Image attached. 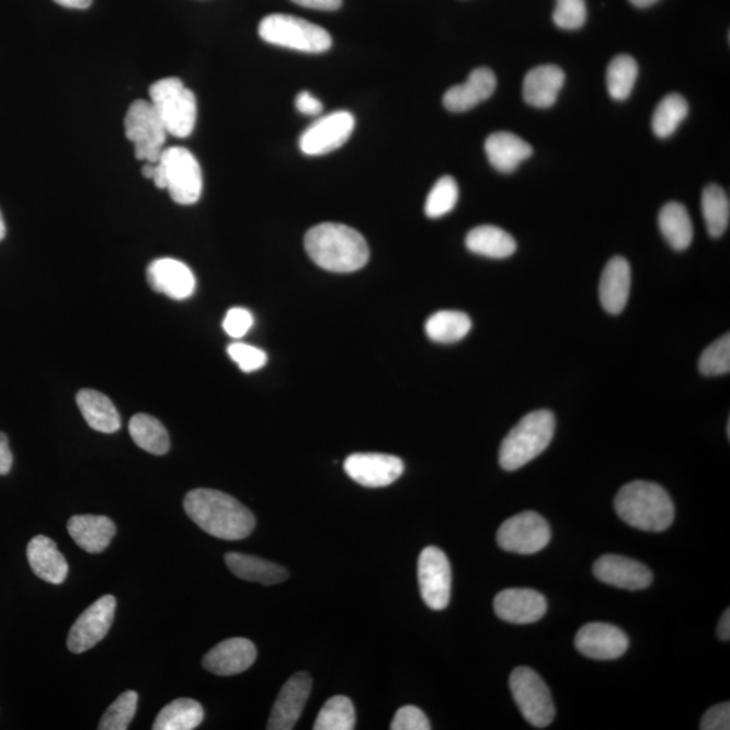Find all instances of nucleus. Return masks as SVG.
<instances>
[{"instance_id":"nucleus-18","label":"nucleus","mask_w":730,"mask_h":730,"mask_svg":"<svg viewBox=\"0 0 730 730\" xmlns=\"http://www.w3.org/2000/svg\"><path fill=\"white\" fill-rule=\"evenodd\" d=\"M547 600L531 589H507L494 600V611L503 621L517 625L537 623L546 616Z\"/></svg>"},{"instance_id":"nucleus-36","label":"nucleus","mask_w":730,"mask_h":730,"mask_svg":"<svg viewBox=\"0 0 730 730\" xmlns=\"http://www.w3.org/2000/svg\"><path fill=\"white\" fill-rule=\"evenodd\" d=\"M688 103L680 94H670L658 104L652 118V129L660 138H668L676 132L677 127L687 117Z\"/></svg>"},{"instance_id":"nucleus-12","label":"nucleus","mask_w":730,"mask_h":730,"mask_svg":"<svg viewBox=\"0 0 730 730\" xmlns=\"http://www.w3.org/2000/svg\"><path fill=\"white\" fill-rule=\"evenodd\" d=\"M419 583L422 600L433 611H443L449 605L452 571L448 558L442 549L427 547L419 559Z\"/></svg>"},{"instance_id":"nucleus-7","label":"nucleus","mask_w":730,"mask_h":730,"mask_svg":"<svg viewBox=\"0 0 730 730\" xmlns=\"http://www.w3.org/2000/svg\"><path fill=\"white\" fill-rule=\"evenodd\" d=\"M164 172L166 190L178 205L189 206L198 202L203 190V176L198 160L183 147L162 150L158 161Z\"/></svg>"},{"instance_id":"nucleus-23","label":"nucleus","mask_w":730,"mask_h":730,"mask_svg":"<svg viewBox=\"0 0 730 730\" xmlns=\"http://www.w3.org/2000/svg\"><path fill=\"white\" fill-rule=\"evenodd\" d=\"M68 533L85 552L101 554L113 541L117 527L103 515H73L68 521Z\"/></svg>"},{"instance_id":"nucleus-35","label":"nucleus","mask_w":730,"mask_h":730,"mask_svg":"<svg viewBox=\"0 0 730 730\" xmlns=\"http://www.w3.org/2000/svg\"><path fill=\"white\" fill-rule=\"evenodd\" d=\"M639 67L634 57L621 55L608 64L606 85L608 94L616 101H625L635 89Z\"/></svg>"},{"instance_id":"nucleus-11","label":"nucleus","mask_w":730,"mask_h":730,"mask_svg":"<svg viewBox=\"0 0 730 730\" xmlns=\"http://www.w3.org/2000/svg\"><path fill=\"white\" fill-rule=\"evenodd\" d=\"M115 608L117 601L113 595H103L87 607L69 630L67 642L69 651L83 653L101 642L112 628Z\"/></svg>"},{"instance_id":"nucleus-54","label":"nucleus","mask_w":730,"mask_h":730,"mask_svg":"<svg viewBox=\"0 0 730 730\" xmlns=\"http://www.w3.org/2000/svg\"><path fill=\"white\" fill-rule=\"evenodd\" d=\"M730 436V421H728V437Z\"/></svg>"},{"instance_id":"nucleus-50","label":"nucleus","mask_w":730,"mask_h":730,"mask_svg":"<svg viewBox=\"0 0 730 730\" xmlns=\"http://www.w3.org/2000/svg\"><path fill=\"white\" fill-rule=\"evenodd\" d=\"M55 2L62 8L83 10L90 8L92 0H55Z\"/></svg>"},{"instance_id":"nucleus-19","label":"nucleus","mask_w":730,"mask_h":730,"mask_svg":"<svg viewBox=\"0 0 730 730\" xmlns=\"http://www.w3.org/2000/svg\"><path fill=\"white\" fill-rule=\"evenodd\" d=\"M594 575L608 586L637 591L651 586L652 572L640 561L618 555H605L595 561Z\"/></svg>"},{"instance_id":"nucleus-27","label":"nucleus","mask_w":730,"mask_h":730,"mask_svg":"<svg viewBox=\"0 0 730 730\" xmlns=\"http://www.w3.org/2000/svg\"><path fill=\"white\" fill-rule=\"evenodd\" d=\"M80 413L87 424L100 433L112 434L121 429V415L104 393L84 388L77 396Z\"/></svg>"},{"instance_id":"nucleus-42","label":"nucleus","mask_w":730,"mask_h":730,"mask_svg":"<svg viewBox=\"0 0 730 730\" xmlns=\"http://www.w3.org/2000/svg\"><path fill=\"white\" fill-rule=\"evenodd\" d=\"M228 355L237 365H239L242 373L251 374L254 370L263 368L269 361L266 353L258 346L235 343L228 346Z\"/></svg>"},{"instance_id":"nucleus-20","label":"nucleus","mask_w":730,"mask_h":730,"mask_svg":"<svg viewBox=\"0 0 730 730\" xmlns=\"http://www.w3.org/2000/svg\"><path fill=\"white\" fill-rule=\"evenodd\" d=\"M256 657V647L251 640L235 637L212 648L203 658V668L219 676L237 675L251 669Z\"/></svg>"},{"instance_id":"nucleus-39","label":"nucleus","mask_w":730,"mask_h":730,"mask_svg":"<svg viewBox=\"0 0 730 730\" xmlns=\"http://www.w3.org/2000/svg\"><path fill=\"white\" fill-rule=\"evenodd\" d=\"M138 695L136 692H125L104 712L100 727L101 730H126L129 728L137 711Z\"/></svg>"},{"instance_id":"nucleus-14","label":"nucleus","mask_w":730,"mask_h":730,"mask_svg":"<svg viewBox=\"0 0 730 730\" xmlns=\"http://www.w3.org/2000/svg\"><path fill=\"white\" fill-rule=\"evenodd\" d=\"M344 469L352 480L369 489L390 486L402 477L404 465L397 456L385 454H353L346 457Z\"/></svg>"},{"instance_id":"nucleus-1","label":"nucleus","mask_w":730,"mask_h":730,"mask_svg":"<svg viewBox=\"0 0 730 730\" xmlns=\"http://www.w3.org/2000/svg\"><path fill=\"white\" fill-rule=\"evenodd\" d=\"M184 510L202 531L221 540L247 538L256 526L251 510L223 491L196 489L184 498Z\"/></svg>"},{"instance_id":"nucleus-40","label":"nucleus","mask_w":730,"mask_h":730,"mask_svg":"<svg viewBox=\"0 0 730 730\" xmlns=\"http://www.w3.org/2000/svg\"><path fill=\"white\" fill-rule=\"evenodd\" d=\"M698 367L700 374L718 376L729 374L730 370V335H722L703 352Z\"/></svg>"},{"instance_id":"nucleus-47","label":"nucleus","mask_w":730,"mask_h":730,"mask_svg":"<svg viewBox=\"0 0 730 730\" xmlns=\"http://www.w3.org/2000/svg\"><path fill=\"white\" fill-rule=\"evenodd\" d=\"M14 456L10 449L9 437L0 432V477H4L13 468Z\"/></svg>"},{"instance_id":"nucleus-43","label":"nucleus","mask_w":730,"mask_h":730,"mask_svg":"<svg viewBox=\"0 0 730 730\" xmlns=\"http://www.w3.org/2000/svg\"><path fill=\"white\" fill-rule=\"evenodd\" d=\"M390 728L392 730H429L432 729V726L424 711L409 705L396 712Z\"/></svg>"},{"instance_id":"nucleus-32","label":"nucleus","mask_w":730,"mask_h":730,"mask_svg":"<svg viewBox=\"0 0 730 730\" xmlns=\"http://www.w3.org/2000/svg\"><path fill=\"white\" fill-rule=\"evenodd\" d=\"M133 442L149 454L162 456L171 448L170 434L158 419L149 414H136L129 422Z\"/></svg>"},{"instance_id":"nucleus-26","label":"nucleus","mask_w":730,"mask_h":730,"mask_svg":"<svg viewBox=\"0 0 730 730\" xmlns=\"http://www.w3.org/2000/svg\"><path fill=\"white\" fill-rule=\"evenodd\" d=\"M564 72L556 66L531 69L524 80V100L533 107L548 109L558 100L564 85Z\"/></svg>"},{"instance_id":"nucleus-46","label":"nucleus","mask_w":730,"mask_h":730,"mask_svg":"<svg viewBox=\"0 0 730 730\" xmlns=\"http://www.w3.org/2000/svg\"><path fill=\"white\" fill-rule=\"evenodd\" d=\"M295 106H297L298 112L306 115H317L323 110L322 103L309 91L299 92L297 100H295Z\"/></svg>"},{"instance_id":"nucleus-38","label":"nucleus","mask_w":730,"mask_h":730,"mask_svg":"<svg viewBox=\"0 0 730 730\" xmlns=\"http://www.w3.org/2000/svg\"><path fill=\"white\" fill-rule=\"evenodd\" d=\"M459 199V187L452 176L438 179L427 195L425 214L429 218H442L454 210Z\"/></svg>"},{"instance_id":"nucleus-15","label":"nucleus","mask_w":730,"mask_h":730,"mask_svg":"<svg viewBox=\"0 0 730 730\" xmlns=\"http://www.w3.org/2000/svg\"><path fill=\"white\" fill-rule=\"evenodd\" d=\"M312 687L311 677L307 672H297L284 683L280 695L271 710L270 730H292L303 716L307 699Z\"/></svg>"},{"instance_id":"nucleus-4","label":"nucleus","mask_w":730,"mask_h":730,"mask_svg":"<svg viewBox=\"0 0 730 730\" xmlns=\"http://www.w3.org/2000/svg\"><path fill=\"white\" fill-rule=\"evenodd\" d=\"M555 417L549 410H536L520 420L509 432L500 449V465L505 471H517L540 456L552 442Z\"/></svg>"},{"instance_id":"nucleus-44","label":"nucleus","mask_w":730,"mask_h":730,"mask_svg":"<svg viewBox=\"0 0 730 730\" xmlns=\"http://www.w3.org/2000/svg\"><path fill=\"white\" fill-rule=\"evenodd\" d=\"M253 322L251 311L243 309V307H233V309L226 312L223 327L230 338L242 339L252 329Z\"/></svg>"},{"instance_id":"nucleus-41","label":"nucleus","mask_w":730,"mask_h":730,"mask_svg":"<svg viewBox=\"0 0 730 730\" xmlns=\"http://www.w3.org/2000/svg\"><path fill=\"white\" fill-rule=\"evenodd\" d=\"M588 9L584 0H556L554 22L564 31H577L586 22Z\"/></svg>"},{"instance_id":"nucleus-28","label":"nucleus","mask_w":730,"mask_h":730,"mask_svg":"<svg viewBox=\"0 0 730 730\" xmlns=\"http://www.w3.org/2000/svg\"><path fill=\"white\" fill-rule=\"evenodd\" d=\"M225 563L242 581L262 583L264 586H274L288 578L286 568L256 556L230 552L225 556Z\"/></svg>"},{"instance_id":"nucleus-31","label":"nucleus","mask_w":730,"mask_h":730,"mask_svg":"<svg viewBox=\"0 0 730 730\" xmlns=\"http://www.w3.org/2000/svg\"><path fill=\"white\" fill-rule=\"evenodd\" d=\"M472 328L466 312L442 310L434 312L425 323L427 338L440 344H454L466 338Z\"/></svg>"},{"instance_id":"nucleus-13","label":"nucleus","mask_w":730,"mask_h":730,"mask_svg":"<svg viewBox=\"0 0 730 730\" xmlns=\"http://www.w3.org/2000/svg\"><path fill=\"white\" fill-rule=\"evenodd\" d=\"M355 129V118L347 112H335L307 127L300 136V150L307 156H321L343 147Z\"/></svg>"},{"instance_id":"nucleus-9","label":"nucleus","mask_w":730,"mask_h":730,"mask_svg":"<svg viewBox=\"0 0 730 730\" xmlns=\"http://www.w3.org/2000/svg\"><path fill=\"white\" fill-rule=\"evenodd\" d=\"M510 689L525 720L535 728H547L555 720V705L546 682L536 671L518 668L510 675Z\"/></svg>"},{"instance_id":"nucleus-6","label":"nucleus","mask_w":730,"mask_h":730,"mask_svg":"<svg viewBox=\"0 0 730 730\" xmlns=\"http://www.w3.org/2000/svg\"><path fill=\"white\" fill-rule=\"evenodd\" d=\"M259 34L265 43L306 54H322L332 46V37L323 27L287 14L265 16Z\"/></svg>"},{"instance_id":"nucleus-16","label":"nucleus","mask_w":730,"mask_h":730,"mask_svg":"<svg viewBox=\"0 0 730 730\" xmlns=\"http://www.w3.org/2000/svg\"><path fill=\"white\" fill-rule=\"evenodd\" d=\"M575 647L590 659L614 660L628 651L629 639L624 630L614 625L593 623L579 629Z\"/></svg>"},{"instance_id":"nucleus-45","label":"nucleus","mask_w":730,"mask_h":730,"mask_svg":"<svg viewBox=\"0 0 730 730\" xmlns=\"http://www.w3.org/2000/svg\"><path fill=\"white\" fill-rule=\"evenodd\" d=\"M699 729L703 730H729L730 729V705L723 703L712 706L705 712Z\"/></svg>"},{"instance_id":"nucleus-3","label":"nucleus","mask_w":730,"mask_h":730,"mask_svg":"<svg viewBox=\"0 0 730 730\" xmlns=\"http://www.w3.org/2000/svg\"><path fill=\"white\" fill-rule=\"evenodd\" d=\"M614 507L624 523L642 532H663L674 523L675 509L669 492L645 480L625 484Z\"/></svg>"},{"instance_id":"nucleus-5","label":"nucleus","mask_w":730,"mask_h":730,"mask_svg":"<svg viewBox=\"0 0 730 730\" xmlns=\"http://www.w3.org/2000/svg\"><path fill=\"white\" fill-rule=\"evenodd\" d=\"M149 96L168 135L185 138L194 132L198 115L196 98L181 79L167 78L155 81L150 85Z\"/></svg>"},{"instance_id":"nucleus-2","label":"nucleus","mask_w":730,"mask_h":730,"mask_svg":"<svg viewBox=\"0 0 730 730\" xmlns=\"http://www.w3.org/2000/svg\"><path fill=\"white\" fill-rule=\"evenodd\" d=\"M305 248L312 262L335 274L362 270L369 260V248L364 237L341 224L315 226L305 236Z\"/></svg>"},{"instance_id":"nucleus-33","label":"nucleus","mask_w":730,"mask_h":730,"mask_svg":"<svg viewBox=\"0 0 730 730\" xmlns=\"http://www.w3.org/2000/svg\"><path fill=\"white\" fill-rule=\"evenodd\" d=\"M205 718L199 703L190 698H179L160 711L153 723L155 730H193Z\"/></svg>"},{"instance_id":"nucleus-30","label":"nucleus","mask_w":730,"mask_h":730,"mask_svg":"<svg viewBox=\"0 0 730 730\" xmlns=\"http://www.w3.org/2000/svg\"><path fill=\"white\" fill-rule=\"evenodd\" d=\"M659 228L675 251H685L693 241L692 218L681 203L670 202L662 208L659 214Z\"/></svg>"},{"instance_id":"nucleus-17","label":"nucleus","mask_w":730,"mask_h":730,"mask_svg":"<svg viewBox=\"0 0 730 730\" xmlns=\"http://www.w3.org/2000/svg\"><path fill=\"white\" fill-rule=\"evenodd\" d=\"M147 281L153 292L175 300L193 297L196 281L189 265L176 259L155 260L147 269Z\"/></svg>"},{"instance_id":"nucleus-52","label":"nucleus","mask_w":730,"mask_h":730,"mask_svg":"<svg viewBox=\"0 0 730 730\" xmlns=\"http://www.w3.org/2000/svg\"><path fill=\"white\" fill-rule=\"evenodd\" d=\"M659 2V0H630L631 4L637 5V8H649V5H652L654 3Z\"/></svg>"},{"instance_id":"nucleus-22","label":"nucleus","mask_w":730,"mask_h":730,"mask_svg":"<svg viewBox=\"0 0 730 730\" xmlns=\"http://www.w3.org/2000/svg\"><path fill=\"white\" fill-rule=\"evenodd\" d=\"M34 575L50 584H61L68 577V563L56 543L46 536H36L26 549Z\"/></svg>"},{"instance_id":"nucleus-53","label":"nucleus","mask_w":730,"mask_h":730,"mask_svg":"<svg viewBox=\"0 0 730 730\" xmlns=\"http://www.w3.org/2000/svg\"><path fill=\"white\" fill-rule=\"evenodd\" d=\"M4 237H5V224L2 216V212H0V241H2Z\"/></svg>"},{"instance_id":"nucleus-25","label":"nucleus","mask_w":730,"mask_h":730,"mask_svg":"<svg viewBox=\"0 0 730 730\" xmlns=\"http://www.w3.org/2000/svg\"><path fill=\"white\" fill-rule=\"evenodd\" d=\"M484 149L490 164L502 173L517 170L521 162L533 153L531 144L509 132L492 133L486 140Z\"/></svg>"},{"instance_id":"nucleus-37","label":"nucleus","mask_w":730,"mask_h":730,"mask_svg":"<svg viewBox=\"0 0 730 730\" xmlns=\"http://www.w3.org/2000/svg\"><path fill=\"white\" fill-rule=\"evenodd\" d=\"M355 727V708H353L352 700L344 695L330 698L315 723V730H352Z\"/></svg>"},{"instance_id":"nucleus-10","label":"nucleus","mask_w":730,"mask_h":730,"mask_svg":"<svg viewBox=\"0 0 730 730\" xmlns=\"http://www.w3.org/2000/svg\"><path fill=\"white\" fill-rule=\"evenodd\" d=\"M498 546L507 552L532 555L540 552L550 541L546 518L535 512H524L509 518L497 533Z\"/></svg>"},{"instance_id":"nucleus-34","label":"nucleus","mask_w":730,"mask_h":730,"mask_svg":"<svg viewBox=\"0 0 730 730\" xmlns=\"http://www.w3.org/2000/svg\"><path fill=\"white\" fill-rule=\"evenodd\" d=\"M703 214L711 237H721L728 230L730 203L720 185L710 184L703 193Z\"/></svg>"},{"instance_id":"nucleus-48","label":"nucleus","mask_w":730,"mask_h":730,"mask_svg":"<svg viewBox=\"0 0 730 730\" xmlns=\"http://www.w3.org/2000/svg\"><path fill=\"white\" fill-rule=\"evenodd\" d=\"M292 2L303 5V8L323 11H334L343 4V0H292Z\"/></svg>"},{"instance_id":"nucleus-49","label":"nucleus","mask_w":730,"mask_h":730,"mask_svg":"<svg viewBox=\"0 0 730 730\" xmlns=\"http://www.w3.org/2000/svg\"><path fill=\"white\" fill-rule=\"evenodd\" d=\"M718 636L722 641H729L730 639V612L727 608L726 613L722 614L720 623H718L717 629Z\"/></svg>"},{"instance_id":"nucleus-51","label":"nucleus","mask_w":730,"mask_h":730,"mask_svg":"<svg viewBox=\"0 0 730 730\" xmlns=\"http://www.w3.org/2000/svg\"><path fill=\"white\" fill-rule=\"evenodd\" d=\"M141 172H142V176L145 179H150V181H152L153 172H155V164H152V162H147V164H145L142 167Z\"/></svg>"},{"instance_id":"nucleus-21","label":"nucleus","mask_w":730,"mask_h":730,"mask_svg":"<svg viewBox=\"0 0 730 730\" xmlns=\"http://www.w3.org/2000/svg\"><path fill=\"white\" fill-rule=\"evenodd\" d=\"M497 89V78L489 68L474 69L465 84L452 87L444 95V106L452 113H465L489 100Z\"/></svg>"},{"instance_id":"nucleus-24","label":"nucleus","mask_w":730,"mask_h":730,"mask_svg":"<svg viewBox=\"0 0 730 730\" xmlns=\"http://www.w3.org/2000/svg\"><path fill=\"white\" fill-rule=\"evenodd\" d=\"M630 265L627 259L616 256L602 272L600 299L602 307L611 315H619L628 304L630 294Z\"/></svg>"},{"instance_id":"nucleus-29","label":"nucleus","mask_w":730,"mask_h":730,"mask_svg":"<svg viewBox=\"0 0 730 730\" xmlns=\"http://www.w3.org/2000/svg\"><path fill=\"white\" fill-rule=\"evenodd\" d=\"M468 251L490 259H506L517 251V242L507 231L492 225L472 229L466 237Z\"/></svg>"},{"instance_id":"nucleus-8","label":"nucleus","mask_w":730,"mask_h":730,"mask_svg":"<svg viewBox=\"0 0 730 730\" xmlns=\"http://www.w3.org/2000/svg\"><path fill=\"white\" fill-rule=\"evenodd\" d=\"M125 133L127 140L135 145L137 160L152 164L160 160L168 132L152 103L140 100L130 104L125 117Z\"/></svg>"}]
</instances>
